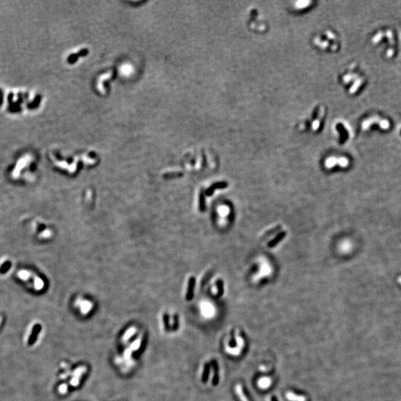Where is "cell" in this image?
<instances>
[{"mask_svg":"<svg viewBox=\"0 0 401 401\" xmlns=\"http://www.w3.org/2000/svg\"><path fill=\"white\" fill-rule=\"evenodd\" d=\"M228 186V184L227 182H225V181H222V182H218V183H215L213 184L212 186L209 187L206 190V195L207 196H210L213 194V192H215V190L217 189H225L226 187H227Z\"/></svg>","mask_w":401,"mask_h":401,"instance_id":"6da1fadb","label":"cell"},{"mask_svg":"<svg viewBox=\"0 0 401 401\" xmlns=\"http://www.w3.org/2000/svg\"><path fill=\"white\" fill-rule=\"evenodd\" d=\"M287 233L286 231H282L279 232L277 235L275 236V238H273L271 241L268 244V247H270V248H272V247H274L275 246L277 245L280 241H282L283 240V238L286 236Z\"/></svg>","mask_w":401,"mask_h":401,"instance_id":"7a4b0ae2","label":"cell"},{"mask_svg":"<svg viewBox=\"0 0 401 401\" xmlns=\"http://www.w3.org/2000/svg\"><path fill=\"white\" fill-rule=\"evenodd\" d=\"M195 279L194 277H190L189 279V283H188V288H187V295H186V297H187V300H191L193 297V290H194V287H195Z\"/></svg>","mask_w":401,"mask_h":401,"instance_id":"3957f363","label":"cell"},{"mask_svg":"<svg viewBox=\"0 0 401 401\" xmlns=\"http://www.w3.org/2000/svg\"><path fill=\"white\" fill-rule=\"evenodd\" d=\"M282 225H279L276 226L275 227H274V228H272V229H271V230H268V231H267L266 233H265V234H264L263 236H262V237L261 240H262V241H264V240H265V239H267V238H269L270 236H274V234H276V233H279V231H280V230H282Z\"/></svg>","mask_w":401,"mask_h":401,"instance_id":"277c9868","label":"cell"},{"mask_svg":"<svg viewBox=\"0 0 401 401\" xmlns=\"http://www.w3.org/2000/svg\"><path fill=\"white\" fill-rule=\"evenodd\" d=\"M205 208H206V206H205L204 192V189H201L199 195V210L200 212H204L205 210Z\"/></svg>","mask_w":401,"mask_h":401,"instance_id":"5b68a950","label":"cell"},{"mask_svg":"<svg viewBox=\"0 0 401 401\" xmlns=\"http://www.w3.org/2000/svg\"><path fill=\"white\" fill-rule=\"evenodd\" d=\"M213 369H214V377H213V383L214 385H217L219 383V375H218V365L216 361H213Z\"/></svg>","mask_w":401,"mask_h":401,"instance_id":"8992f818","label":"cell"},{"mask_svg":"<svg viewBox=\"0 0 401 401\" xmlns=\"http://www.w3.org/2000/svg\"><path fill=\"white\" fill-rule=\"evenodd\" d=\"M236 393H237V394L238 395V397H240V399H241V401H248V400H247V397H246L245 394H244V392H243V390H242V389H241V386H240V385H237V386H236Z\"/></svg>","mask_w":401,"mask_h":401,"instance_id":"52a82bcc","label":"cell"},{"mask_svg":"<svg viewBox=\"0 0 401 401\" xmlns=\"http://www.w3.org/2000/svg\"><path fill=\"white\" fill-rule=\"evenodd\" d=\"M217 288H218V296L221 297L224 293V282L222 279H219L217 281Z\"/></svg>","mask_w":401,"mask_h":401,"instance_id":"ba28073f","label":"cell"},{"mask_svg":"<svg viewBox=\"0 0 401 401\" xmlns=\"http://www.w3.org/2000/svg\"><path fill=\"white\" fill-rule=\"evenodd\" d=\"M287 396H288V397L290 400L293 401H305V397H300V396H296L294 394H292V393H288Z\"/></svg>","mask_w":401,"mask_h":401,"instance_id":"9c48e42d","label":"cell"},{"mask_svg":"<svg viewBox=\"0 0 401 401\" xmlns=\"http://www.w3.org/2000/svg\"><path fill=\"white\" fill-rule=\"evenodd\" d=\"M213 275V271H210L209 272H207L206 274V275L204 276L203 279L201 281V285L202 286H204L207 283L208 281L210 280V279L211 278V276Z\"/></svg>","mask_w":401,"mask_h":401,"instance_id":"30bf717a","label":"cell"},{"mask_svg":"<svg viewBox=\"0 0 401 401\" xmlns=\"http://www.w3.org/2000/svg\"><path fill=\"white\" fill-rule=\"evenodd\" d=\"M270 383H271V381H270L269 379L267 378H264L262 380H260L259 382V386L262 388L268 387V386L270 385Z\"/></svg>","mask_w":401,"mask_h":401,"instance_id":"8fae6325","label":"cell"},{"mask_svg":"<svg viewBox=\"0 0 401 401\" xmlns=\"http://www.w3.org/2000/svg\"><path fill=\"white\" fill-rule=\"evenodd\" d=\"M209 366L208 365H206L205 366V369H204V376H203V381L206 382L208 378V374H209Z\"/></svg>","mask_w":401,"mask_h":401,"instance_id":"7c38bea8","label":"cell"},{"mask_svg":"<svg viewBox=\"0 0 401 401\" xmlns=\"http://www.w3.org/2000/svg\"><path fill=\"white\" fill-rule=\"evenodd\" d=\"M134 332H135V329H134V328H130L129 330H128V331L126 333L125 335H124V339L126 340V339H129V337H131V336L134 334Z\"/></svg>","mask_w":401,"mask_h":401,"instance_id":"4fadbf2b","label":"cell"},{"mask_svg":"<svg viewBox=\"0 0 401 401\" xmlns=\"http://www.w3.org/2000/svg\"><path fill=\"white\" fill-rule=\"evenodd\" d=\"M271 401H278V400H277V398H276V397H275V396H273V397H271Z\"/></svg>","mask_w":401,"mask_h":401,"instance_id":"5bb4252c","label":"cell"},{"mask_svg":"<svg viewBox=\"0 0 401 401\" xmlns=\"http://www.w3.org/2000/svg\"><path fill=\"white\" fill-rule=\"evenodd\" d=\"M397 282H398L399 283H400V285H401V276H400V277L397 279Z\"/></svg>","mask_w":401,"mask_h":401,"instance_id":"9a60e30c","label":"cell"}]
</instances>
